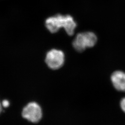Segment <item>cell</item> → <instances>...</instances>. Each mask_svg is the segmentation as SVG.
I'll return each instance as SVG.
<instances>
[{
	"label": "cell",
	"mask_w": 125,
	"mask_h": 125,
	"mask_svg": "<svg viewBox=\"0 0 125 125\" xmlns=\"http://www.w3.org/2000/svg\"><path fill=\"white\" fill-rule=\"evenodd\" d=\"M9 104H10V103H9V101L7 100H3L1 103L2 106L4 107H9Z\"/></svg>",
	"instance_id": "cell-7"
},
{
	"label": "cell",
	"mask_w": 125,
	"mask_h": 125,
	"mask_svg": "<svg viewBox=\"0 0 125 125\" xmlns=\"http://www.w3.org/2000/svg\"><path fill=\"white\" fill-rule=\"evenodd\" d=\"M120 105L122 110L125 113V97L121 100Z\"/></svg>",
	"instance_id": "cell-6"
},
{
	"label": "cell",
	"mask_w": 125,
	"mask_h": 125,
	"mask_svg": "<svg viewBox=\"0 0 125 125\" xmlns=\"http://www.w3.org/2000/svg\"><path fill=\"white\" fill-rule=\"evenodd\" d=\"M97 41V36L93 32L86 31L76 35L73 40L72 45L78 52H83L87 48L94 46Z\"/></svg>",
	"instance_id": "cell-2"
},
{
	"label": "cell",
	"mask_w": 125,
	"mask_h": 125,
	"mask_svg": "<svg viewBox=\"0 0 125 125\" xmlns=\"http://www.w3.org/2000/svg\"><path fill=\"white\" fill-rule=\"evenodd\" d=\"M111 80L115 89L125 92V73L120 71L114 72L111 75Z\"/></svg>",
	"instance_id": "cell-5"
},
{
	"label": "cell",
	"mask_w": 125,
	"mask_h": 125,
	"mask_svg": "<svg viewBox=\"0 0 125 125\" xmlns=\"http://www.w3.org/2000/svg\"><path fill=\"white\" fill-rule=\"evenodd\" d=\"M45 26L52 33L58 32L60 28H63L69 35L72 36L74 34L77 24L73 18L70 15L57 14L46 20Z\"/></svg>",
	"instance_id": "cell-1"
},
{
	"label": "cell",
	"mask_w": 125,
	"mask_h": 125,
	"mask_svg": "<svg viewBox=\"0 0 125 125\" xmlns=\"http://www.w3.org/2000/svg\"><path fill=\"white\" fill-rule=\"evenodd\" d=\"M2 106L1 103L0 102V113L2 111Z\"/></svg>",
	"instance_id": "cell-8"
},
{
	"label": "cell",
	"mask_w": 125,
	"mask_h": 125,
	"mask_svg": "<svg viewBox=\"0 0 125 125\" xmlns=\"http://www.w3.org/2000/svg\"><path fill=\"white\" fill-rule=\"evenodd\" d=\"M22 115L24 118L31 122L37 123L42 118V109L38 103L31 102L23 108Z\"/></svg>",
	"instance_id": "cell-3"
},
{
	"label": "cell",
	"mask_w": 125,
	"mask_h": 125,
	"mask_svg": "<svg viewBox=\"0 0 125 125\" xmlns=\"http://www.w3.org/2000/svg\"><path fill=\"white\" fill-rule=\"evenodd\" d=\"M45 62L51 69L58 70L62 67L64 63V54L61 50H51L46 54Z\"/></svg>",
	"instance_id": "cell-4"
}]
</instances>
